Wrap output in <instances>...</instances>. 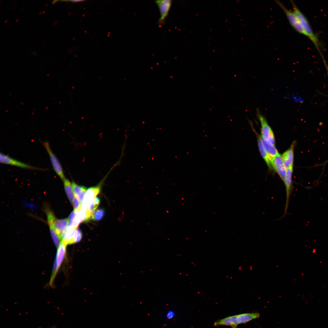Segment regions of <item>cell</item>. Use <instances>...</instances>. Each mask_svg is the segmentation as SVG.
Returning a JSON list of instances; mask_svg holds the SVG:
<instances>
[{"instance_id":"cell-4","label":"cell","mask_w":328,"mask_h":328,"mask_svg":"<svg viewBox=\"0 0 328 328\" xmlns=\"http://www.w3.org/2000/svg\"><path fill=\"white\" fill-rule=\"evenodd\" d=\"M67 245L61 241L58 247L49 284L53 285L56 275L65 257Z\"/></svg>"},{"instance_id":"cell-18","label":"cell","mask_w":328,"mask_h":328,"mask_svg":"<svg viewBox=\"0 0 328 328\" xmlns=\"http://www.w3.org/2000/svg\"><path fill=\"white\" fill-rule=\"evenodd\" d=\"M63 181L66 194L70 201L72 203L74 197L72 183L68 179L65 178Z\"/></svg>"},{"instance_id":"cell-1","label":"cell","mask_w":328,"mask_h":328,"mask_svg":"<svg viewBox=\"0 0 328 328\" xmlns=\"http://www.w3.org/2000/svg\"><path fill=\"white\" fill-rule=\"evenodd\" d=\"M258 313H244L228 316L216 321L214 326H228L231 328H237L239 324L245 323L260 317Z\"/></svg>"},{"instance_id":"cell-11","label":"cell","mask_w":328,"mask_h":328,"mask_svg":"<svg viewBox=\"0 0 328 328\" xmlns=\"http://www.w3.org/2000/svg\"><path fill=\"white\" fill-rule=\"evenodd\" d=\"M100 191V185L91 187L85 192L82 203V207H89L94 202L96 196Z\"/></svg>"},{"instance_id":"cell-6","label":"cell","mask_w":328,"mask_h":328,"mask_svg":"<svg viewBox=\"0 0 328 328\" xmlns=\"http://www.w3.org/2000/svg\"><path fill=\"white\" fill-rule=\"evenodd\" d=\"M48 153L53 170L63 180L65 178L63 169L59 161L53 152L49 143L47 142H42Z\"/></svg>"},{"instance_id":"cell-5","label":"cell","mask_w":328,"mask_h":328,"mask_svg":"<svg viewBox=\"0 0 328 328\" xmlns=\"http://www.w3.org/2000/svg\"><path fill=\"white\" fill-rule=\"evenodd\" d=\"M275 2L282 9L292 27L299 33L307 36L304 29L296 15L293 12L288 9L280 1L275 0Z\"/></svg>"},{"instance_id":"cell-21","label":"cell","mask_w":328,"mask_h":328,"mask_svg":"<svg viewBox=\"0 0 328 328\" xmlns=\"http://www.w3.org/2000/svg\"><path fill=\"white\" fill-rule=\"evenodd\" d=\"M75 243L79 242L81 239L82 237V232L81 230L79 228L76 229L75 230Z\"/></svg>"},{"instance_id":"cell-17","label":"cell","mask_w":328,"mask_h":328,"mask_svg":"<svg viewBox=\"0 0 328 328\" xmlns=\"http://www.w3.org/2000/svg\"><path fill=\"white\" fill-rule=\"evenodd\" d=\"M255 133L257 135L258 137V144L260 154L267 164L269 169L270 170H273L271 164V159L263 146L261 142L260 136L256 132Z\"/></svg>"},{"instance_id":"cell-3","label":"cell","mask_w":328,"mask_h":328,"mask_svg":"<svg viewBox=\"0 0 328 328\" xmlns=\"http://www.w3.org/2000/svg\"><path fill=\"white\" fill-rule=\"evenodd\" d=\"M257 115L261 125V136L266 141L275 145V138L274 133L266 119L258 110H257Z\"/></svg>"},{"instance_id":"cell-22","label":"cell","mask_w":328,"mask_h":328,"mask_svg":"<svg viewBox=\"0 0 328 328\" xmlns=\"http://www.w3.org/2000/svg\"><path fill=\"white\" fill-rule=\"evenodd\" d=\"M175 315V313L174 311L170 310H169L167 312L166 314V318L169 319H173Z\"/></svg>"},{"instance_id":"cell-8","label":"cell","mask_w":328,"mask_h":328,"mask_svg":"<svg viewBox=\"0 0 328 328\" xmlns=\"http://www.w3.org/2000/svg\"><path fill=\"white\" fill-rule=\"evenodd\" d=\"M155 2L158 6L160 12V17L158 23L161 26L165 23V19L168 16L171 6L172 1L156 0L155 1Z\"/></svg>"},{"instance_id":"cell-20","label":"cell","mask_w":328,"mask_h":328,"mask_svg":"<svg viewBox=\"0 0 328 328\" xmlns=\"http://www.w3.org/2000/svg\"><path fill=\"white\" fill-rule=\"evenodd\" d=\"M72 203L74 208V211H78L81 209L82 207V204L80 201L75 196L74 197Z\"/></svg>"},{"instance_id":"cell-12","label":"cell","mask_w":328,"mask_h":328,"mask_svg":"<svg viewBox=\"0 0 328 328\" xmlns=\"http://www.w3.org/2000/svg\"><path fill=\"white\" fill-rule=\"evenodd\" d=\"M46 212L51 237L54 244L56 247H58L61 243V240L56 233L53 227V223L56 218L50 210L48 209Z\"/></svg>"},{"instance_id":"cell-23","label":"cell","mask_w":328,"mask_h":328,"mask_svg":"<svg viewBox=\"0 0 328 328\" xmlns=\"http://www.w3.org/2000/svg\"><path fill=\"white\" fill-rule=\"evenodd\" d=\"M93 202L96 206L98 207L100 203V198L96 196L94 199Z\"/></svg>"},{"instance_id":"cell-7","label":"cell","mask_w":328,"mask_h":328,"mask_svg":"<svg viewBox=\"0 0 328 328\" xmlns=\"http://www.w3.org/2000/svg\"><path fill=\"white\" fill-rule=\"evenodd\" d=\"M1 163L19 167L21 168L32 170H44V169L33 166L16 160L8 155L0 153Z\"/></svg>"},{"instance_id":"cell-2","label":"cell","mask_w":328,"mask_h":328,"mask_svg":"<svg viewBox=\"0 0 328 328\" xmlns=\"http://www.w3.org/2000/svg\"><path fill=\"white\" fill-rule=\"evenodd\" d=\"M292 5L293 12L298 19L304 30L307 37H308L313 43L319 52L320 53V44L317 38L313 32L309 21L305 16L298 9L294 2L291 1Z\"/></svg>"},{"instance_id":"cell-15","label":"cell","mask_w":328,"mask_h":328,"mask_svg":"<svg viewBox=\"0 0 328 328\" xmlns=\"http://www.w3.org/2000/svg\"><path fill=\"white\" fill-rule=\"evenodd\" d=\"M260 137L263 146L271 160L278 153V152L275 145L265 140L261 136V135Z\"/></svg>"},{"instance_id":"cell-19","label":"cell","mask_w":328,"mask_h":328,"mask_svg":"<svg viewBox=\"0 0 328 328\" xmlns=\"http://www.w3.org/2000/svg\"><path fill=\"white\" fill-rule=\"evenodd\" d=\"M104 215V211L102 209H99L95 211L91 217L93 220L99 221L102 219Z\"/></svg>"},{"instance_id":"cell-14","label":"cell","mask_w":328,"mask_h":328,"mask_svg":"<svg viewBox=\"0 0 328 328\" xmlns=\"http://www.w3.org/2000/svg\"><path fill=\"white\" fill-rule=\"evenodd\" d=\"M69 220L68 219H56L53 223V228L59 237L62 240L63 234L67 229Z\"/></svg>"},{"instance_id":"cell-10","label":"cell","mask_w":328,"mask_h":328,"mask_svg":"<svg viewBox=\"0 0 328 328\" xmlns=\"http://www.w3.org/2000/svg\"><path fill=\"white\" fill-rule=\"evenodd\" d=\"M285 177L284 181L286 192V201L285 204L284 213L282 217H284L287 213V210L289 202L290 195L292 190V176L293 167L286 169Z\"/></svg>"},{"instance_id":"cell-9","label":"cell","mask_w":328,"mask_h":328,"mask_svg":"<svg viewBox=\"0 0 328 328\" xmlns=\"http://www.w3.org/2000/svg\"><path fill=\"white\" fill-rule=\"evenodd\" d=\"M271 164L273 170L278 174L284 182L286 174V169L284 164L282 156L278 153L271 160Z\"/></svg>"},{"instance_id":"cell-24","label":"cell","mask_w":328,"mask_h":328,"mask_svg":"<svg viewBox=\"0 0 328 328\" xmlns=\"http://www.w3.org/2000/svg\"></svg>"},{"instance_id":"cell-13","label":"cell","mask_w":328,"mask_h":328,"mask_svg":"<svg viewBox=\"0 0 328 328\" xmlns=\"http://www.w3.org/2000/svg\"><path fill=\"white\" fill-rule=\"evenodd\" d=\"M295 144L294 142L289 148L285 151L281 156L286 169L290 167H293Z\"/></svg>"},{"instance_id":"cell-16","label":"cell","mask_w":328,"mask_h":328,"mask_svg":"<svg viewBox=\"0 0 328 328\" xmlns=\"http://www.w3.org/2000/svg\"><path fill=\"white\" fill-rule=\"evenodd\" d=\"M72 185L74 196L82 204L84 193L87 190V188L84 186L79 185L74 182L72 183Z\"/></svg>"}]
</instances>
